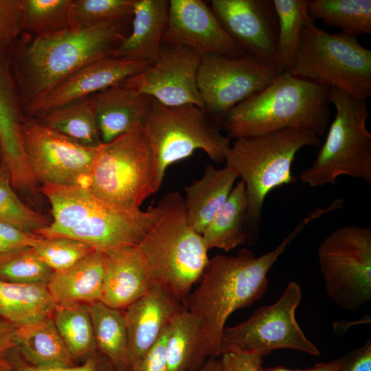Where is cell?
<instances>
[{"label": "cell", "instance_id": "obj_1", "mask_svg": "<svg viewBox=\"0 0 371 371\" xmlns=\"http://www.w3.org/2000/svg\"><path fill=\"white\" fill-rule=\"evenodd\" d=\"M326 212L323 207L316 208L302 218L275 248L261 256L243 248L235 256L220 254L209 259L199 286L183 303L185 308L201 323L195 371L208 358L218 357L228 317L262 297L269 284L268 272L279 257L306 226Z\"/></svg>", "mask_w": 371, "mask_h": 371}, {"label": "cell", "instance_id": "obj_2", "mask_svg": "<svg viewBox=\"0 0 371 371\" xmlns=\"http://www.w3.org/2000/svg\"><path fill=\"white\" fill-rule=\"evenodd\" d=\"M126 21L104 22L10 44L12 71L24 109L82 67L113 56L126 36Z\"/></svg>", "mask_w": 371, "mask_h": 371}, {"label": "cell", "instance_id": "obj_3", "mask_svg": "<svg viewBox=\"0 0 371 371\" xmlns=\"http://www.w3.org/2000/svg\"><path fill=\"white\" fill-rule=\"evenodd\" d=\"M40 191L51 205L52 221L36 234L71 238L102 253L138 245L161 214L159 204L146 210L121 205L81 184H45Z\"/></svg>", "mask_w": 371, "mask_h": 371}, {"label": "cell", "instance_id": "obj_4", "mask_svg": "<svg viewBox=\"0 0 371 371\" xmlns=\"http://www.w3.org/2000/svg\"><path fill=\"white\" fill-rule=\"evenodd\" d=\"M329 90L283 71L225 115L223 122L226 135L236 139L287 128H302L322 135L330 118Z\"/></svg>", "mask_w": 371, "mask_h": 371}, {"label": "cell", "instance_id": "obj_5", "mask_svg": "<svg viewBox=\"0 0 371 371\" xmlns=\"http://www.w3.org/2000/svg\"><path fill=\"white\" fill-rule=\"evenodd\" d=\"M321 146L319 135L298 128L238 138L232 142L225 162L235 170L245 186L248 244L255 245L258 240L267 195L278 187L296 181L292 165L298 151L306 146Z\"/></svg>", "mask_w": 371, "mask_h": 371}, {"label": "cell", "instance_id": "obj_6", "mask_svg": "<svg viewBox=\"0 0 371 371\" xmlns=\"http://www.w3.org/2000/svg\"><path fill=\"white\" fill-rule=\"evenodd\" d=\"M158 204L161 214L138 247L154 282L183 305L208 263L209 250L201 234L188 223L181 194L168 193Z\"/></svg>", "mask_w": 371, "mask_h": 371}, {"label": "cell", "instance_id": "obj_7", "mask_svg": "<svg viewBox=\"0 0 371 371\" xmlns=\"http://www.w3.org/2000/svg\"><path fill=\"white\" fill-rule=\"evenodd\" d=\"M293 75L328 88H337L366 101L371 95V50L357 38L328 33L315 21L302 30Z\"/></svg>", "mask_w": 371, "mask_h": 371}, {"label": "cell", "instance_id": "obj_8", "mask_svg": "<svg viewBox=\"0 0 371 371\" xmlns=\"http://www.w3.org/2000/svg\"><path fill=\"white\" fill-rule=\"evenodd\" d=\"M329 101L336 114L326 140L313 162L300 176L312 188L335 183L340 176L371 184V133L366 126V101L330 88Z\"/></svg>", "mask_w": 371, "mask_h": 371}, {"label": "cell", "instance_id": "obj_9", "mask_svg": "<svg viewBox=\"0 0 371 371\" xmlns=\"http://www.w3.org/2000/svg\"><path fill=\"white\" fill-rule=\"evenodd\" d=\"M163 180L143 126L139 125L100 144L85 186L109 202L138 208L159 190Z\"/></svg>", "mask_w": 371, "mask_h": 371}, {"label": "cell", "instance_id": "obj_10", "mask_svg": "<svg viewBox=\"0 0 371 371\" xmlns=\"http://www.w3.org/2000/svg\"><path fill=\"white\" fill-rule=\"evenodd\" d=\"M142 126L164 178L168 166L196 150L216 163L225 162L232 144L210 121L207 112L193 104L168 106L154 100Z\"/></svg>", "mask_w": 371, "mask_h": 371}, {"label": "cell", "instance_id": "obj_11", "mask_svg": "<svg viewBox=\"0 0 371 371\" xmlns=\"http://www.w3.org/2000/svg\"><path fill=\"white\" fill-rule=\"evenodd\" d=\"M319 269L328 297L341 308L357 311L371 301V228L339 227L319 244Z\"/></svg>", "mask_w": 371, "mask_h": 371}, {"label": "cell", "instance_id": "obj_12", "mask_svg": "<svg viewBox=\"0 0 371 371\" xmlns=\"http://www.w3.org/2000/svg\"><path fill=\"white\" fill-rule=\"evenodd\" d=\"M302 298L300 286L290 282L273 304L256 309L246 320L225 327L218 357L227 352L239 351L262 357L278 349H291L319 356L316 346L300 327L295 311Z\"/></svg>", "mask_w": 371, "mask_h": 371}, {"label": "cell", "instance_id": "obj_13", "mask_svg": "<svg viewBox=\"0 0 371 371\" xmlns=\"http://www.w3.org/2000/svg\"><path fill=\"white\" fill-rule=\"evenodd\" d=\"M21 136L24 152L40 186L86 185L100 145L82 144L32 117L23 121Z\"/></svg>", "mask_w": 371, "mask_h": 371}, {"label": "cell", "instance_id": "obj_14", "mask_svg": "<svg viewBox=\"0 0 371 371\" xmlns=\"http://www.w3.org/2000/svg\"><path fill=\"white\" fill-rule=\"evenodd\" d=\"M283 71L245 54L239 57H201L197 87L205 111L224 117L235 106L266 87Z\"/></svg>", "mask_w": 371, "mask_h": 371}, {"label": "cell", "instance_id": "obj_15", "mask_svg": "<svg viewBox=\"0 0 371 371\" xmlns=\"http://www.w3.org/2000/svg\"><path fill=\"white\" fill-rule=\"evenodd\" d=\"M200 59L187 47L163 43L156 62L121 85L165 106L193 104L205 110L197 87Z\"/></svg>", "mask_w": 371, "mask_h": 371}, {"label": "cell", "instance_id": "obj_16", "mask_svg": "<svg viewBox=\"0 0 371 371\" xmlns=\"http://www.w3.org/2000/svg\"><path fill=\"white\" fill-rule=\"evenodd\" d=\"M25 111L11 67L10 43L0 42V143L13 188L29 202L40 199L35 179L23 150L21 128Z\"/></svg>", "mask_w": 371, "mask_h": 371}, {"label": "cell", "instance_id": "obj_17", "mask_svg": "<svg viewBox=\"0 0 371 371\" xmlns=\"http://www.w3.org/2000/svg\"><path fill=\"white\" fill-rule=\"evenodd\" d=\"M210 8L247 54L277 66L278 21L273 0H212Z\"/></svg>", "mask_w": 371, "mask_h": 371}, {"label": "cell", "instance_id": "obj_18", "mask_svg": "<svg viewBox=\"0 0 371 371\" xmlns=\"http://www.w3.org/2000/svg\"><path fill=\"white\" fill-rule=\"evenodd\" d=\"M162 43L187 47L201 57L247 54L225 30L210 7L201 0L169 1Z\"/></svg>", "mask_w": 371, "mask_h": 371}, {"label": "cell", "instance_id": "obj_19", "mask_svg": "<svg viewBox=\"0 0 371 371\" xmlns=\"http://www.w3.org/2000/svg\"><path fill=\"white\" fill-rule=\"evenodd\" d=\"M145 61L109 56L76 71L43 95L25 111V117L40 118L49 111L120 85L129 77L146 69Z\"/></svg>", "mask_w": 371, "mask_h": 371}, {"label": "cell", "instance_id": "obj_20", "mask_svg": "<svg viewBox=\"0 0 371 371\" xmlns=\"http://www.w3.org/2000/svg\"><path fill=\"white\" fill-rule=\"evenodd\" d=\"M183 309L181 302L157 282L124 309L129 370L157 343L172 319Z\"/></svg>", "mask_w": 371, "mask_h": 371}, {"label": "cell", "instance_id": "obj_21", "mask_svg": "<svg viewBox=\"0 0 371 371\" xmlns=\"http://www.w3.org/2000/svg\"><path fill=\"white\" fill-rule=\"evenodd\" d=\"M104 276L100 302L124 310L155 283L138 245L104 253Z\"/></svg>", "mask_w": 371, "mask_h": 371}, {"label": "cell", "instance_id": "obj_22", "mask_svg": "<svg viewBox=\"0 0 371 371\" xmlns=\"http://www.w3.org/2000/svg\"><path fill=\"white\" fill-rule=\"evenodd\" d=\"M168 7L166 0H135L132 31L117 46L113 56L155 63L163 44Z\"/></svg>", "mask_w": 371, "mask_h": 371}, {"label": "cell", "instance_id": "obj_23", "mask_svg": "<svg viewBox=\"0 0 371 371\" xmlns=\"http://www.w3.org/2000/svg\"><path fill=\"white\" fill-rule=\"evenodd\" d=\"M93 95L102 143H108L135 126L143 125L154 100L121 85Z\"/></svg>", "mask_w": 371, "mask_h": 371}, {"label": "cell", "instance_id": "obj_24", "mask_svg": "<svg viewBox=\"0 0 371 371\" xmlns=\"http://www.w3.org/2000/svg\"><path fill=\"white\" fill-rule=\"evenodd\" d=\"M104 253L94 250L72 266L55 271L47 287L56 305H90L100 301Z\"/></svg>", "mask_w": 371, "mask_h": 371}, {"label": "cell", "instance_id": "obj_25", "mask_svg": "<svg viewBox=\"0 0 371 371\" xmlns=\"http://www.w3.org/2000/svg\"><path fill=\"white\" fill-rule=\"evenodd\" d=\"M238 179L237 173L225 165L206 166L203 175L185 188L183 198L188 223L201 234L227 199Z\"/></svg>", "mask_w": 371, "mask_h": 371}, {"label": "cell", "instance_id": "obj_26", "mask_svg": "<svg viewBox=\"0 0 371 371\" xmlns=\"http://www.w3.org/2000/svg\"><path fill=\"white\" fill-rule=\"evenodd\" d=\"M16 348L30 365L43 370L76 366L52 317L16 326Z\"/></svg>", "mask_w": 371, "mask_h": 371}, {"label": "cell", "instance_id": "obj_27", "mask_svg": "<svg viewBox=\"0 0 371 371\" xmlns=\"http://www.w3.org/2000/svg\"><path fill=\"white\" fill-rule=\"evenodd\" d=\"M247 210L245 186L243 181L240 180L201 233L208 250L217 248L227 252L248 243Z\"/></svg>", "mask_w": 371, "mask_h": 371}, {"label": "cell", "instance_id": "obj_28", "mask_svg": "<svg viewBox=\"0 0 371 371\" xmlns=\"http://www.w3.org/2000/svg\"><path fill=\"white\" fill-rule=\"evenodd\" d=\"M97 350L119 371H129L128 339L124 310L98 301L89 305Z\"/></svg>", "mask_w": 371, "mask_h": 371}, {"label": "cell", "instance_id": "obj_29", "mask_svg": "<svg viewBox=\"0 0 371 371\" xmlns=\"http://www.w3.org/2000/svg\"><path fill=\"white\" fill-rule=\"evenodd\" d=\"M56 306L46 285L0 280V317L15 326L52 317Z\"/></svg>", "mask_w": 371, "mask_h": 371}, {"label": "cell", "instance_id": "obj_30", "mask_svg": "<svg viewBox=\"0 0 371 371\" xmlns=\"http://www.w3.org/2000/svg\"><path fill=\"white\" fill-rule=\"evenodd\" d=\"M39 119L85 146H97L102 143L93 95L53 109Z\"/></svg>", "mask_w": 371, "mask_h": 371}, {"label": "cell", "instance_id": "obj_31", "mask_svg": "<svg viewBox=\"0 0 371 371\" xmlns=\"http://www.w3.org/2000/svg\"><path fill=\"white\" fill-rule=\"evenodd\" d=\"M310 16L358 38L371 34V0H307Z\"/></svg>", "mask_w": 371, "mask_h": 371}, {"label": "cell", "instance_id": "obj_32", "mask_svg": "<svg viewBox=\"0 0 371 371\" xmlns=\"http://www.w3.org/2000/svg\"><path fill=\"white\" fill-rule=\"evenodd\" d=\"M201 332L200 319L186 308L172 319L167 328V371H195Z\"/></svg>", "mask_w": 371, "mask_h": 371}, {"label": "cell", "instance_id": "obj_33", "mask_svg": "<svg viewBox=\"0 0 371 371\" xmlns=\"http://www.w3.org/2000/svg\"><path fill=\"white\" fill-rule=\"evenodd\" d=\"M52 317L74 360H86L95 355L97 348L89 305H56Z\"/></svg>", "mask_w": 371, "mask_h": 371}, {"label": "cell", "instance_id": "obj_34", "mask_svg": "<svg viewBox=\"0 0 371 371\" xmlns=\"http://www.w3.org/2000/svg\"><path fill=\"white\" fill-rule=\"evenodd\" d=\"M278 21L276 64L289 71L297 54L302 29L315 21L307 10V0H273Z\"/></svg>", "mask_w": 371, "mask_h": 371}, {"label": "cell", "instance_id": "obj_35", "mask_svg": "<svg viewBox=\"0 0 371 371\" xmlns=\"http://www.w3.org/2000/svg\"><path fill=\"white\" fill-rule=\"evenodd\" d=\"M0 223L36 234L51 221L41 212L24 203L12 187L10 171L0 161Z\"/></svg>", "mask_w": 371, "mask_h": 371}, {"label": "cell", "instance_id": "obj_36", "mask_svg": "<svg viewBox=\"0 0 371 371\" xmlns=\"http://www.w3.org/2000/svg\"><path fill=\"white\" fill-rule=\"evenodd\" d=\"M71 0H23V32L47 37L69 30Z\"/></svg>", "mask_w": 371, "mask_h": 371}, {"label": "cell", "instance_id": "obj_37", "mask_svg": "<svg viewBox=\"0 0 371 371\" xmlns=\"http://www.w3.org/2000/svg\"><path fill=\"white\" fill-rule=\"evenodd\" d=\"M135 0H71L69 30L80 31L97 24L127 21L133 16Z\"/></svg>", "mask_w": 371, "mask_h": 371}, {"label": "cell", "instance_id": "obj_38", "mask_svg": "<svg viewBox=\"0 0 371 371\" xmlns=\"http://www.w3.org/2000/svg\"><path fill=\"white\" fill-rule=\"evenodd\" d=\"M54 271L30 246L0 254V280L47 285Z\"/></svg>", "mask_w": 371, "mask_h": 371}, {"label": "cell", "instance_id": "obj_39", "mask_svg": "<svg viewBox=\"0 0 371 371\" xmlns=\"http://www.w3.org/2000/svg\"><path fill=\"white\" fill-rule=\"evenodd\" d=\"M32 247L54 272L72 266L94 251L82 242L65 236H40Z\"/></svg>", "mask_w": 371, "mask_h": 371}, {"label": "cell", "instance_id": "obj_40", "mask_svg": "<svg viewBox=\"0 0 371 371\" xmlns=\"http://www.w3.org/2000/svg\"><path fill=\"white\" fill-rule=\"evenodd\" d=\"M23 0H0V42L12 43L23 32Z\"/></svg>", "mask_w": 371, "mask_h": 371}, {"label": "cell", "instance_id": "obj_41", "mask_svg": "<svg viewBox=\"0 0 371 371\" xmlns=\"http://www.w3.org/2000/svg\"><path fill=\"white\" fill-rule=\"evenodd\" d=\"M5 358L9 361L12 371H111L115 370L112 364L102 355L100 358L95 355L90 357L79 366L55 370H43L30 365L22 358L16 348L12 350Z\"/></svg>", "mask_w": 371, "mask_h": 371}, {"label": "cell", "instance_id": "obj_42", "mask_svg": "<svg viewBox=\"0 0 371 371\" xmlns=\"http://www.w3.org/2000/svg\"><path fill=\"white\" fill-rule=\"evenodd\" d=\"M39 236L11 225L0 223V254L25 247H32Z\"/></svg>", "mask_w": 371, "mask_h": 371}, {"label": "cell", "instance_id": "obj_43", "mask_svg": "<svg viewBox=\"0 0 371 371\" xmlns=\"http://www.w3.org/2000/svg\"><path fill=\"white\" fill-rule=\"evenodd\" d=\"M167 328L157 343L129 371H167L166 344Z\"/></svg>", "mask_w": 371, "mask_h": 371}, {"label": "cell", "instance_id": "obj_44", "mask_svg": "<svg viewBox=\"0 0 371 371\" xmlns=\"http://www.w3.org/2000/svg\"><path fill=\"white\" fill-rule=\"evenodd\" d=\"M223 371H258L262 366L263 357L245 352H227L220 356Z\"/></svg>", "mask_w": 371, "mask_h": 371}, {"label": "cell", "instance_id": "obj_45", "mask_svg": "<svg viewBox=\"0 0 371 371\" xmlns=\"http://www.w3.org/2000/svg\"><path fill=\"white\" fill-rule=\"evenodd\" d=\"M337 371H371V341L338 359Z\"/></svg>", "mask_w": 371, "mask_h": 371}, {"label": "cell", "instance_id": "obj_46", "mask_svg": "<svg viewBox=\"0 0 371 371\" xmlns=\"http://www.w3.org/2000/svg\"><path fill=\"white\" fill-rule=\"evenodd\" d=\"M15 330V326L0 317V359L16 348Z\"/></svg>", "mask_w": 371, "mask_h": 371}, {"label": "cell", "instance_id": "obj_47", "mask_svg": "<svg viewBox=\"0 0 371 371\" xmlns=\"http://www.w3.org/2000/svg\"><path fill=\"white\" fill-rule=\"evenodd\" d=\"M338 359L326 363H317L314 367L306 370H291L282 366L263 368L261 366L258 371H337L338 368Z\"/></svg>", "mask_w": 371, "mask_h": 371}, {"label": "cell", "instance_id": "obj_48", "mask_svg": "<svg viewBox=\"0 0 371 371\" xmlns=\"http://www.w3.org/2000/svg\"><path fill=\"white\" fill-rule=\"evenodd\" d=\"M198 371H223L221 361L218 357L208 358Z\"/></svg>", "mask_w": 371, "mask_h": 371}, {"label": "cell", "instance_id": "obj_49", "mask_svg": "<svg viewBox=\"0 0 371 371\" xmlns=\"http://www.w3.org/2000/svg\"><path fill=\"white\" fill-rule=\"evenodd\" d=\"M0 371H12V366L5 357L0 359Z\"/></svg>", "mask_w": 371, "mask_h": 371}, {"label": "cell", "instance_id": "obj_50", "mask_svg": "<svg viewBox=\"0 0 371 371\" xmlns=\"http://www.w3.org/2000/svg\"><path fill=\"white\" fill-rule=\"evenodd\" d=\"M2 159V150H1V143H0V161Z\"/></svg>", "mask_w": 371, "mask_h": 371}, {"label": "cell", "instance_id": "obj_51", "mask_svg": "<svg viewBox=\"0 0 371 371\" xmlns=\"http://www.w3.org/2000/svg\"><path fill=\"white\" fill-rule=\"evenodd\" d=\"M111 371H119V370H111Z\"/></svg>", "mask_w": 371, "mask_h": 371}]
</instances>
